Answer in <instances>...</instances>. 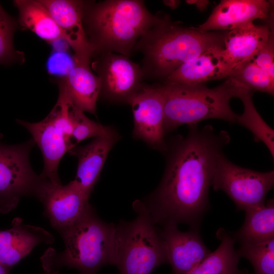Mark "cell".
<instances>
[{
  "label": "cell",
  "instance_id": "obj_1",
  "mask_svg": "<svg viewBox=\"0 0 274 274\" xmlns=\"http://www.w3.org/2000/svg\"><path fill=\"white\" fill-rule=\"evenodd\" d=\"M185 136L167 146L168 158L162 179L146 205L155 224L185 223L199 229L210 207V187L219 155L230 142L227 131L211 125H188Z\"/></svg>",
  "mask_w": 274,
  "mask_h": 274
},
{
  "label": "cell",
  "instance_id": "obj_2",
  "mask_svg": "<svg viewBox=\"0 0 274 274\" xmlns=\"http://www.w3.org/2000/svg\"><path fill=\"white\" fill-rule=\"evenodd\" d=\"M226 32L185 27L162 14L160 21L140 38L135 47L134 52L143 55V80L164 81L182 64L212 48L224 46Z\"/></svg>",
  "mask_w": 274,
  "mask_h": 274
},
{
  "label": "cell",
  "instance_id": "obj_3",
  "mask_svg": "<svg viewBox=\"0 0 274 274\" xmlns=\"http://www.w3.org/2000/svg\"><path fill=\"white\" fill-rule=\"evenodd\" d=\"M144 1H85L83 27L96 53L111 52L129 57L140 38L161 19Z\"/></svg>",
  "mask_w": 274,
  "mask_h": 274
},
{
  "label": "cell",
  "instance_id": "obj_4",
  "mask_svg": "<svg viewBox=\"0 0 274 274\" xmlns=\"http://www.w3.org/2000/svg\"><path fill=\"white\" fill-rule=\"evenodd\" d=\"M65 244L59 254L49 252L44 256L47 272L66 266L81 274H96L102 266L115 265L116 226L101 220L92 207L73 225L60 232Z\"/></svg>",
  "mask_w": 274,
  "mask_h": 274
},
{
  "label": "cell",
  "instance_id": "obj_5",
  "mask_svg": "<svg viewBox=\"0 0 274 274\" xmlns=\"http://www.w3.org/2000/svg\"><path fill=\"white\" fill-rule=\"evenodd\" d=\"M161 86L164 103V134L182 125H197L209 119L236 123L238 115L232 110L230 100L237 97L242 85L230 79L211 88L204 83H164Z\"/></svg>",
  "mask_w": 274,
  "mask_h": 274
},
{
  "label": "cell",
  "instance_id": "obj_6",
  "mask_svg": "<svg viewBox=\"0 0 274 274\" xmlns=\"http://www.w3.org/2000/svg\"><path fill=\"white\" fill-rule=\"evenodd\" d=\"M138 215L116 226V265L120 274H151L168 263L166 245L144 202L132 205Z\"/></svg>",
  "mask_w": 274,
  "mask_h": 274
},
{
  "label": "cell",
  "instance_id": "obj_7",
  "mask_svg": "<svg viewBox=\"0 0 274 274\" xmlns=\"http://www.w3.org/2000/svg\"><path fill=\"white\" fill-rule=\"evenodd\" d=\"M274 172H259L239 166L221 153L217 160L211 186L227 194L237 211L265 204L267 194L273 187Z\"/></svg>",
  "mask_w": 274,
  "mask_h": 274
},
{
  "label": "cell",
  "instance_id": "obj_8",
  "mask_svg": "<svg viewBox=\"0 0 274 274\" xmlns=\"http://www.w3.org/2000/svg\"><path fill=\"white\" fill-rule=\"evenodd\" d=\"M18 122L29 131L42 152L44 166L41 178L53 183L60 182L57 174L59 163L65 153L76 146L68 120L54 107L40 122L30 123L19 120Z\"/></svg>",
  "mask_w": 274,
  "mask_h": 274
},
{
  "label": "cell",
  "instance_id": "obj_9",
  "mask_svg": "<svg viewBox=\"0 0 274 274\" xmlns=\"http://www.w3.org/2000/svg\"><path fill=\"white\" fill-rule=\"evenodd\" d=\"M92 59L91 66L100 82L99 96L129 104L143 84L140 65L127 56L111 52L96 53Z\"/></svg>",
  "mask_w": 274,
  "mask_h": 274
},
{
  "label": "cell",
  "instance_id": "obj_10",
  "mask_svg": "<svg viewBox=\"0 0 274 274\" xmlns=\"http://www.w3.org/2000/svg\"><path fill=\"white\" fill-rule=\"evenodd\" d=\"M42 179L36 196L43 203L52 226L60 232L77 222L91 207L89 197L74 180L62 185Z\"/></svg>",
  "mask_w": 274,
  "mask_h": 274
},
{
  "label": "cell",
  "instance_id": "obj_11",
  "mask_svg": "<svg viewBox=\"0 0 274 274\" xmlns=\"http://www.w3.org/2000/svg\"><path fill=\"white\" fill-rule=\"evenodd\" d=\"M35 144L32 139L20 145H0V197L36 196L42 178L33 172L29 162Z\"/></svg>",
  "mask_w": 274,
  "mask_h": 274
},
{
  "label": "cell",
  "instance_id": "obj_12",
  "mask_svg": "<svg viewBox=\"0 0 274 274\" xmlns=\"http://www.w3.org/2000/svg\"><path fill=\"white\" fill-rule=\"evenodd\" d=\"M134 122L133 134L154 148L166 152L164 139V96L161 85L142 84L130 99Z\"/></svg>",
  "mask_w": 274,
  "mask_h": 274
},
{
  "label": "cell",
  "instance_id": "obj_13",
  "mask_svg": "<svg viewBox=\"0 0 274 274\" xmlns=\"http://www.w3.org/2000/svg\"><path fill=\"white\" fill-rule=\"evenodd\" d=\"M59 27L64 40L72 48L74 60L91 63L96 52L83 24L84 1L41 0Z\"/></svg>",
  "mask_w": 274,
  "mask_h": 274
},
{
  "label": "cell",
  "instance_id": "obj_14",
  "mask_svg": "<svg viewBox=\"0 0 274 274\" xmlns=\"http://www.w3.org/2000/svg\"><path fill=\"white\" fill-rule=\"evenodd\" d=\"M178 225L169 223L159 228V234L165 243L168 263L174 274H186L197 266L212 252L204 244L199 229L185 232Z\"/></svg>",
  "mask_w": 274,
  "mask_h": 274
},
{
  "label": "cell",
  "instance_id": "obj_15",
  "mask_svg": "<svg viewBox=\"0 0 274 274\" xmlns=\"http://www.w3.org/2000/svg\"><path fill=\"white\" fill-rule=\"evenodd\" d=\"M273 14L270 1L222 0L196 28L202 31H229L256 19L267 21Z\"/></svg>",
  "mask_w": 274,
  "mask_h": 274
},
{
  "label": "cell",
  "instance_id": "obj_16",
  "mask_svg": "<svg viewBox=\"0 0 274 274\" xmlns=\"http://www.w3.org/2000/svg\"><path fill=\"white\" fill-rule=\"evenodd\" d=\"M234 67L224 47H215L181 65L164 83L203 84L211 80L226 78Z\"/></svg>",
  "mask_w": 274,
  "mask_h": 274
},
{
  "label": "cell",
  "instance_id": "obj_17",
  "mask_svg": "<svg viewBox=\"0 0 274 274\" xmlns=\"http://www.w3.org/2000/svg\"><path fill=\"white\" fill-rule=\"evenodd\" d=\"M113 130L95 139L87 145L72 148L68 153L78 159L77 175L74 181L87 196H89L99 177L107 156L118 140Z\"/></svg>",
  "mask_w": 274,
  "mask_h": 274
},
{
  "label": "cell",
  "instance_id": "obj_18",
  "mask_svg": "<svg viewBox=\"0 0 274 274\" xmlns=\"http://www.w3.org/2000/svg\"><path fill=\"white\" fill-rule=\"evenodd\" d=\"M15 218L11 228L0 230V263L12 267L40 243L52 244L54 237L44 229Z\"/></svg>",
  "mask_w": 274,
  "mask_h": 274
},
{
  "label": "cell",
  "instance_id": "obj_19",
  "mask_svg": "<svg viewBox=\"0 0 274 274\" xmlns=\"http://www.w3.org/2000/svg\"><path fill=\"white\" fill-rule=\"evenodd\" d=\"M75 60L67 77L59 82L72 102L82 111L96 114L100 85L98 77L90 67V63Z\"/></svg>",
  "mask_w": 274,
  "mask_h": 274
},
{
  "label": "cell",
  "instance_id": "obj_20",
  "mask_svg": "<svg viewBox=\"0 0 274 274\" xmlns=\"http://www.w3.org/2000/svg\"><path fill=\"white\" fill-rule=\"evenodd\" d=\"M270 27L249 23L227 31L224 38L225 51L234 67L251 59L266 43Z\"/></svg>",
  "mask_w": 274,
  "mask_h": 274
},
{
  "label": "cell",
  "instance_id": "obj_21",
  "mask_svg": "<svg viewBox=\"0 0 274 274\" xmlns=\"http://www.w3.org/2000/svg\"><path fill=\"white\" fill-rule=\"evenodd\" d=\"M243 226L230 233L241 245H256L274 239V201L245 211Z\"/></svg>",
  "mask_w": 274,
  "mask_h": 274
},
{
  "label": "cell",
  "instance_id": "obj_22",
  "mask_svg": "<svg viewBox=\"0 0 274 274\" xmlns=\"http://www.w3.org/2000/svg\"><path fill=\"white\" fill-rule=\"evenodd\" d=\"M216 236L221 241L218 248L186 274H247L238 266L240 257L234 249L235 239L222 228Z\"/></svg>",
  "mask_w": 274,
  "mask_h": 274
},
{
  "label": "cell",
  "instance_id": "obj_23",
  "mask_svg": "<svg viewBox=\"0 0 274 274\" xmlns=\"http://www.w3.org/2000/svg\"><path fill=\"white\" fill-rule=\"evenodd\" d=\"M13 3L22 25L51 43L64 40L59 27L39 1L17 0Z\"/></svg>",
  "mask_w": 274,
  "mask_h": 274
},
{
  "label": "cell",
  "instance_id": "obj_24",
  "mask_svg": "<svg viewBox=\"0 0 274 274\" xmlns=\"http://www.w3.org/2000/svg\"><path fill=\"white\" fill-rule=\"evenodd\" d=\"M255 91L241 86L237 97L244 105L242 114L238 115L236 123L249 129L253 134L255 142L263 143L274 158V131L262 118L252 99Z\"/></svg>",
  "mask_w": 274,
  "mask_h": 274
},
{
  "label": "cell",
  "instance_id": "obj_25",
  "mask_svg": "<svg viewBox=\"0 0 274 274\" xmlns=\"http://www.w3.org/2000/svg\"><path fill=\"white\" fill-rule=\"evenodd\" d=\"M226 79H230L246 88L274 94V79L259 67L251 58L236 65Z\"/></svg>",
  "mask_w": 274,
  "mask_h": 274
},
{
  "label": "cell",
  "instance_id": "obj_26",
  "mask_svg": "<svg viewBox=\"0 0 274 274\" xmlns=\"http://www.w3.org/2000/svg\"><path fill=\"white\" fill-rule=\"evenodd\" d=\"M252 264L255 274H274V239L256 245H241L236 250Z\"/></svg>",
  "mask_w": 274,
  "mask_h": 274
},
{
  "label": "cell",
  "instance_id": "obj_27",
  "mask_svg": "<svg viewBox=\"0 0 274 274\" xmlns=\"http://www.w3.org/2000/svg\"><path fill=\"white\" fill-rule=\"evenodd\" d=\"M69 112L73 126L72 138L76 144L88 138L107 134L114 130L109 126H103L87 118L83 111L77 107L71 100Z\"/></svg>",
  "mask_w": 274,
  "mask_h": 274
},
{
  "label": "cell",
  "instance_id": "obj_28",
  "mask_svg": "<svg viewBox=\"0 0 274 274\" xmlns=\"http://www.w3.org/2000/svg\"><path fill=\"white\" fill-rule=\"evenodd\" d=\"M16 28L15 20L0 5V63L22 61L23 59L22 53L15 50L13 44Z\"/></svg>",
  "mask_w": 274,
  "mask_h": 274
},
{
  "label": "cell",
  "instance_id": "obj_29",
  "mask_svg": "<svg viewBox=\"0 0 274 274\" xmlns=\"http://www.w3.org/2000/svg\"><path fill=\"white\" fill-rule=\"evenodd\" d=\"M75 65V60L66 50H54L49 57L46 67L52 76L65 79Z\"/></svg>",
  "mask_w": 274,
  "mask_h": 274
},
{
  "label": "cell",
  "instance_id": "obj_30",
  "mask_svg": "<svg viewBox=\"0 0 274 274\" xmlns=\"http://www.w3.org/2000/svg\"><path fill=\"white\" fill-rule=\"evenodd\" d=\"M261 68L274 79V32L270 27V32L266 44L251 58Z\"/></svg>",
  "mask_w": 274,
  "mask_h": 274
},
{
  "label": "cell",
  "instance_id": "obj_31",
  "mask_svg": "<svg viewBox=\"0 0 274 274\" xmlns=\"http://www.w3.org/2000/svg\"><path fill=\"white\" fill-rule=\"evenodd\" d=\"M18 200L0 197V213H6L13 209L17 205Z\"/></svg>",
  "mask_w": 274,
  "mask_h": 274
},
{
  "label": "cell",
  "instance_id": "obj_32",
  "mask_svg": "<svg viewBox=\"0 0 274 274\" xmlns=\"http://www.w3.org/2000/svg\"><path fill=\"white\" fill-rule=\"evenodd\" d=\"M186 2L190 5H195L198 11L201 12L204 11L210 3L209 1L207 0H187Z\"/></svg>",
  "mask_w": 274,
  "mask_h": 274
},
{
  "label": "cell",
  "instance_id": "obj_33",
  "mask_svg": "<svg viewBox=\"0 0 274 274\" xmlns=\"http://www.w3.org/2000/svg\"><path fill=\"white\" fill-rule=\"evenodd\" d=\"M162 2L165 5L172 9L177 8L181 3L180 1L177 0H166L163 1Z\"/></svg>",
  "mask_w": 274,
  "mask_h": 274
},
{
  "label": "cell",
  "instance_id": "obj_34",
  "mask_svg": "<svg viewBox=\"0 0 274 274\" xmlns=\"http://www.w3.org/2000/svg\"><path fill=\"white\" fill-rule=\"evenodd\" d=\"M11 268L0 263V274H8Z\"/></svg>",
  "mask_w": 274,
  "mask_h": 274
},
{
  "label": "cell",
  "instance_id": "obj_35",
  "mask_svg": "<svg viewBox=\"0 0 274 274\" xmlns=\"http://www.w3.org/2000/svg\"><path fill=\"white\" fill-rule=\"evenodd\" d=\"M58 271H53V272H47L46 274H58Z\"/></svg>",
  "mask_w": 274,
  "mask_h": 274
}]
</instances>
